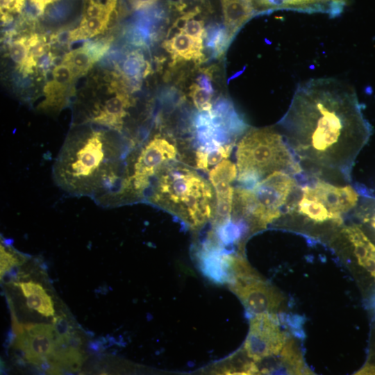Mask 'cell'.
<instances>
[{"mask_svg": "<svg viewBox=\"0 0 375 375\" xmlns=\"http://www.w3.org/2000/svg\"><path fill=\"white\" fill-rule=\"evenodd\" d=\"M363 221L375 229V199H371L363 205Z\"/></svg>", "mask_w": 375, "mask_h": 375, "instance_id": "4316f807", "label": "cell"}, {"mask_svg": "<svg viewBox=\"0 0 375 375\" xmlns=\"http://www.w3.org/2000/svg\"><path fill=\"white\" fill-rule=\"evenodd\" d=\"M341 232L350 244L358 265L375 282V244L358 224L346 226Z\"/></svg>", "mask_w": 375, "mask_h": 375, "instance_id": "4fadbf2b", "label": "cell"}, {"mask_svg": "<svg viewBox=\"0 0 375 375\" xmlns=\"http://www.w3.org/2000/svg\"><path fill=\"white\" fill-rule=\"evenodd\" d=\"M298 186L294 175L274 172L252 188L234 189L232 212L245 219L253 230L265 228L282 215Z\"/></svg>", "mask_w": 375, "mask_h": 375, "instance_id": "5b68a950", "label": "cell"}, {"mask_svg": "<svg viewBox=\"0 0 375 375\" xmlns=\"http://www.w3.org/2000/svg\"><path fill=\"white\" fill-rule=\"evenodd\" d=\"M237 180L252 188L277 171L294 176L303 171L284 137L273 128H252L240 140L236 151Z\"/></svg>", "mask_w": 375, "mask_h": 375, "instance_id": "277c9868", "label": "cell"}, {"mask_svg": "<svg viewBox=\"0 0 375 375\" xmlns=\"http://www.w3.org/2000/svg\"><path fill=\"white\" fill-rule=\"evenodd\" d=\"M237 166L228 160H223L209 171V180L215 192L214 224L222 225L231 219L234 189L231 183L237 178Z\"/></svg>", "mask_w": 375, "mask_h": 375, "instance_id": "30bf717a", "label": "cell"}, {"mask_svg": "<svg viewBox=\"0 0 375 375\" xmlns=\"http://www.w3.org/2000/svg\"><path fill=\"white\" fill-rule=\"evenodd\" d=\"M126 1L133 10L138 11L149 8L158 0H126Z\"/></svg>", "mask_w": 375, "mask_h": 375, "instance_id": "83f0119b", "label": "cell"}, {"mask_svg": "<svg viewBox=\"0 0 375 375\" xmlns=\"http://www.w3.org/2000/svg\"><path fill=\"white\" fill-rule=\"evenodd\" d=\"M72 85L61 83L55 79L47 81L43 88L44 99L38 106L42 110L57 111L67 103L73 92Z\"/></svg>", "mask_w": 375, "mask_h": 375, "instance_id": "e0dca14e", "label": "cell"}, {"mask_svg": "<svg viewBox=\"0 0 375 375\" xmlns=\"http://www.w3.org/2000/svg\"><path fill=\"white\" fill-rule=\"evenodd\" d=\"M20 260L14 253L6 251L3 244H1V276L13 265H19Z\"/></svg>", "mask_w": 375, "mask_h": 375, "instance_id": "d4e9b609", "label": "cell"}, {"mask_svg": "<svg viewBox=\"0 0 375 375\" xmlns=\"http://www.w3.org/2000/svg\"><path fill=\"white\" fill-rule=\"evenodd\" d=\"M278 124L301 167L346 181L372 131L354 89L335 78L300 83Z\"/></svg>", "mask_w": 375, "mask_h": 375, "instance_id": "6da1fadb", "label": "cell"}, {"mask_svg": "<svg viewBox=\"0 0 375 375\" xmlns=\"http://www.w3.org/2000/svg\"><path fill=\"white\" fill-rule=\"evenodd\" d=\"M192 126L198 147L233 144L247 127L224 97L217 99L211 110L199 111L192 118Z\"/></svg>", "mask_w": 375, "mask_h": 375, "instance_id": "52a82bcc", "label": "cell"}, {"mask_svg": "<svg viewBox=\"0 0 375 375\" xmlns=\"http://www.w3.org/2000/svg\"><path fill=\"white\" fill-rule=\"evenodd\" d=\"M233 38L224 24H214L206 28L203 46L212 58H219L226 52Z\"/></svg>", "mask_w": 375, "mask_h": 375, "instance_id": "ac0fdd59", "label": "cell"}, {"mask_svg": "<svg viewBox=\"0 0 375 375\" xmlns=\"http://www.w3.org/2000/svg\"><path fill=\"white\" fill-rule=\"evenodd\" d=\"M17 285L26 298V305L29 308L35 310L45 317L54 315L52 300L41 285L32 281Z\"/></svg>", "mask_w": 375, "mask_h": 375, "instance_id": "2e32d148", "label": "cell"}, {"mask_svg": "<svg viewBox=\"0 0 375 375\" xmlns=\"http://www.w3.org/2000/svg\"><path fill=\"white\" fill-rule=\"evenodd\" d=\"M279 355L287 374H306L301 352L293 338L288 339Z\"/></svg>", "mask_w": 375, "mask_h": 375, "instance_id": "44dd1931", "label": "cell"}, {"mask_svg": "<svg viewBox=\"0 0 375 375\" xmlns=\"http://www.w3.org/2000/svg\"><path fill=\"white\" fill-rule=\"evenodd\" d=\"M115 96L94 107L88 121L121 133L128 110L133 106V101L128 92L125 89H115Z\"/></svg>", "mask_w": 375, "mask_h": 375, "instance_id": "7c38bea8", "label": "cell"}, {"mask_svg": "<svg viewBox=\"0 0 375 375\" xmlns=\"http://www.w3.org/2000/svg\"><path fill=\"white\" fill-rule=\"evenodd\" d=\"M117 131L90 128L74 131L60 148L53 178L66 193L88 197L103 206L122 202L128 176V148Z\"/></svg>", "mask_w": 375, "mask_h": 375, "instance_id": "7a4b0ae2", "label": "cell"}, {"mask_svg": "<svg viewBox=\"0 0 375 375\" xmlns=\"http://www.w3.org/2000/svg\"><path fill=\"white\" fill-rule=\"evenodd\" d=\"M351 0H253L256 15L286 10L306 13H323L338 17Z\"/></svg>", "mask_w": 375, "mask_h": 375, "instance_id": "8fae6325", "label": "cell"}, {"mask_svg": "<svg viewBox=\"0 0 375 375\" xmlns=\"http://www.w3.org/2000/svg\"><path fill=\"white\" fill-rule=\"evenodd\" d=\"M26 6V0H0L1 20L3 24L13 20L12 14H19Z\"/></svg>", "mask_w": 375, "mask_h": 375, "instance_id": "cb8c5ba5", "label": "cell"}, {"mask_svg": "<svg viewBox=\"0 0 375 375\" xmlns=\"http://www.w3.org/2000/svg\"><path fill=\"white\" fill-rule=\"evenodd\" d=\"M288 339L274 313L258 314L250 321L244 350L253 361L259 362L279 355Z\"/></svg>", "mask_w": 375, "mask_h": 375, "instance_id": "9c48e42d", "label": "cell"}, {"mask_svg": "<svg viewBox=\"0 0 375 375\" xmlns=\"http://www.w3.org/2000/svg\"><path fill=\"white\" fill-rule=\"evenodd\" d=\"M212 69H203V71L197 76L196 83L201 88L214 94L215 90L212 86Z\"/></svg>", "mask_w": 375, "mask_h": 375, "instance_id": "484cf974", "label": "cell"}, {"mask_svg": "<svg viewBox=\"0 0 375 375\" xmlns=\"http://www.w3.org/2000/svg\"><path fill=\"white\" fill-rule=\"evenodd\" d=\"M97 61L93 55L83 45L67 53L62 62L67 65L77 78L88 73Z\"/></svg>", "mask_w": 375, "mask_h": 375, "instance_id": "ffe728a7", "label": "cell"}, {"mask_svg": "<svg viewBox=\"0 0 375 375\" xmlns=\"http://www.w3.org/2000/svg\"><path fill=\"white\" fill-rule=\"evenodd\" d=\"M221 5L225 4H246L253 6V0H220Z\"/></svg>", "mask_w": 375, "mask_h": 375, "instance_id": "f1b7e54d", "label": "cell"}, {"mask_svg": "<svg viewBox=\"0 0 375 375\" xmlns=\"http://www.w3.org/2000/svg\"><path fill=\"white\" fill-rule=\"evenodd\" d=\"M162 47L170 54L173 65L189 61L200 64L206 60L203 44L180 31L165 40Z\"/></svg>", "mask_w": 375, "mask_h": 375, "instance_id": "5bb4252c", "label": "cell"}, {"mask_svg": "<svg viewBox=\"0 0 375 375\" xmlns=\"http://www.w3.org/2000/svg\"><path fill=\"white\" fill-rule=\"evenodd\" d=\"M189 96L199 111H208L212 107V96L196 83H193L189 88Z\"/></svg>", "mask_w": 375, "mask_h": 375, "instance_id": "603a6c76", "label": "cell"}, {"mask_svg": "<svg viewBox=\"0 0 375 375\" xmlns=\"http://www.w3.org/2000/svg\"><path fill=\"white\" fill-rule=\"evenodd\" d=\"M151 71V66L144 59L143 54L138 50L128 53L123 62L120 74L122 83L131 92L140 88L142 80Z\"/></svg>", "mask_w": 375, "mask_h": 375, "instance_id": "9a60e30c", "label": "cell"}, {"mask_svg": "<svg viewBox=\"0 0 375 375\" xmlns=\"http://www.w3.org/2000/svg\"><path fill=\"white\" fill-rule=\"evenodd\" d=\"M231 285L247 310L255 315L273 313L284 301L283 295L253 269L231 276Z\"/></svg>", "mask_w": 375, "mask_h": 375, "instance_id": "ba28073f", "label": "cell"}, {"mask_svg": "<svg viewBox=\"0 0 375 375\" xmlns=\"http://www.w3.org/2000/svg\"><path fill=\"white\" fill-rule=\"evenodd\" d=\"M9 56L19 71L25 74L30 58V46L27 37L19 38L9 44Z\"/></svg>", "mask_w": 375, "mask_h": 375, "instance_id": "7402d4cb", "label": "cell"}, {"mask_svg": "<svg viewBox=\"0 0 375 375\" xmlns=\"http://www.w3.org/2000/svg\"><path fill=\"white\" fill-rule=\"evenodd\" d=\"M233 144L199 146L195 153V162L198 169L210 171L216 165L230 156Z\"/></svg>", "mask_w": 375, "mask_h": 375, "instance_id": "d6986e66", "label": "cell"}, {"mask_svg": "<svg viewBox=\"0 0 375 375\" xmlns=\"http://www.w3.org/2000/svg\"><path fill=\"white\" fill-rule=\"evenodd\" d=\"M144 197L192 228L203 224L215 212L210 184L185 167L166 166L153 181Z\"/></svg>", "mask_w": 375, "mask_h": 375, "instance_id": "3957f363", "label": "cell"}, {"mask_svg": "<svg viewBox=\"0 0 375 375\" xmlns=\"http://www.w3.org/2000/svg\"><path fill=\"white\" fill-rule=\"evenodd\" d=\"M177 155L176 146L166 138L154 135L138 151L129 165L124 199L145 197L153 181Z\"/></svg>", "mask_w": 375, "mask_h": 375, "instance_id": "8992f818", "label": "cell"}]
</instances>
